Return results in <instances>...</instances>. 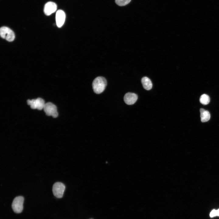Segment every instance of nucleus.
I'll return each instance as SVG.
<instances>
[{
  "mask_svg": "<svg viewBox=\"0 0 219 219\" xmlns=\"http://www.w3.org/2000/svg\"><path fill=\"white\" fill-rule=\"evenodd\" d=\"M0 34L2 38L10 42L13 41L15 38V34L13 31L6 26H3L1 28Z\"/></svg>",
  "mask_w": 219,
  "mask_h": 219,
  "instance_id": "nucleus-3",
  "label": "nucleus"
},
{
  "mask_svg": "<svg viewBox=\"0 0 219 219\" xmlns=\"http://www.w3.org/2000/svg\"><path fill=\"white\" fill-rule=\"evenodd\" d=\"M65 187L64 184L61 182H56L54 184L52 187V192L54 196L58 198L62 197Z\"/></svg>",
  "mask_w": 219,
  "mask_h": 219,
  "instance_id": "nucleus-5",
  "label": "nucleus"
},
{
  "mask_svg": "<svg viewBox=\"0 0 219 219\" xmlns=\"http://www.w3.org/2000/svg\"><path fill=\"white\" fill-rule=\"evenodd\" d=\"M138 96L135 93L128 92L126 93L124 97V101L127 105H132L137 101Z\"/></svg>",
  "mask_w": 219,
  "mask_h": 219,
  "instance_id": "nucleus-9",
  "label": "nucleus"
},
{
  "mask_svg": "<svg viewBox=\"0 0 219 219\" xmlns=\"http://www.w3.org/2000/svg\"><path fill=\"white\" fill-rule=\"evenodd\" d=\"M27 103L31 109L41 110L43 109L45 104L44 100L40 98L27 100Z\"/></svg>",
  "mask_w": 219,
  "mask_h": 219,
  "instance_id": "nucleus-6",
  "label": "nucleus"
},
{
  "mask_svg": "<svg viewBox=\"0 0 219 219\" xmlns=\"http://www.w3.org/2000/svg\"><path fill=\"white\" fill-rule=\"evenodd\" d=\"M131 0H115L116 3L120 6H123L128 4Z\"/></svg>",
  "mask_w": 219,
  "mask_h": 219,
  "instance_id": "nucleus-13",
  "label": "nucleus"
},
{
  "mask_svg": "<svg viewBox=\"0 0 219 219\" xmlns=\"http://www.w3.org/2000/svg\"><path fill=\"white\" fill-rule=\"evenodd\" d=\"M57 9V5L56 3L52 2H47L45 5L44 8V12L47 16H49L55 12Z\"/></svg>",
  "mask_w": 219,
  "mask_h": 219,
  "instance_id": "nucleus-7",
  "label": "nucleus"
},
{
  "mask_svg": "<svg viewBox=\"0 0 219 219\" xmlns=\"http://www.w3.org/2000/svg\"><path fill=\"white\" fill-rule=\"evenodd\" d=\"M55 18L57 26L58 27H61L65 20V14L64 12L61 10H58L56 12Z\"/></svg>",
  "mask_w": 219,
  "mask_h": 219,
  "instance_id": "nucleus-8",
  "label": "nucleus"
},
{
  "mask_svg": "<svg viewBox=\"0 0 219 219\" xmlns=\"http://www.w3.org/2000/svg\"><path fill=\"white\" fill-rule=\"evenodd\" d=\"M201 121L202 122L208 121L210 119V115L209 112L203 108L200 109Z\"/></svg>",
  "mask_w": 219,
  "mask_h": 219,
  "instance_id": "nucleus-10",
  "label": "nucleus"
},
{
  "mask_svg": "<svg viewBox=\"0 0 219 219\" xmlns=\"http://www.w3.org/2000/svg\"><path fill=\"white\" fill-rule=\"evenodd\" d=\"M200 101L201 103L203 105H207L210 102V97L207 94H203L200 97Z\"/></svg>",
  "mask_w": 219,
  "mask_h": 219,
  "instance_id": "nucleus-12",
  "label": "nucleus"
},
{
  "mask_svg": "<svg viewBox=\"0 0 219 219\" xmlns=\"http://www.w3.org/2000/svg\"><path fill=\"white\" fill-rule=\"evenodd\" d=\"M107 85V81L105 78L99 76L96 78L92 83L94 92L96 94H100L104 90Z\"/></svg>",
  "mask_w": 219,
  "mask_h": 219,
  "instance_id": "nucleus-1",
  "label": "nucleus"
},
{
  "mask_svg": "<svg viewBox=\"0 0 219 219\" xmlns=\"http://www.w3.org/2000/svg\"><path fill=\"white\" fill-rule=\"evenodd\" d=\"M217 210H213L210 213V216L213 217L217 215Z\"/></svg>",
  "mask_w": 219,
  "mask_h": 219,
  "instance_id": "nucleus-14",
  "label": "nucleus"
},
{
  "mask_svg": "<svg viewBox=\"0 0 219 219\" xmlns=\"http://www.w3.org/2000/svg\"><path fill=\"white\" fill-rule=\"evenodd\" d=\"M144 88L147 90H150L152 88V84L150 79L146 77L142 78L141 80Z\"/></svg>",
  "mask_w": 219,
  "mask_h": 219,
  "instance_id": "nucleus-11",
  "label": "nucleus"
},
{
  "mask_svg": "<svg viewBox=\"0 0 219 219\" xmlns=\"http://www.w3.org/2000/svg\"><path fill=\"white\" fill-rule=\"evenodd\" d=\"M43 109L48 116H52L54 118H56L58 116L56 106L51 102L45 103Z\"/></svg>",
  "mask_w": 219,
  "mask_h": 219,
  "instance_id": "nucleus-4",
  "label": "nucleus"
},
{
  "mask_svg": "<svg viewBox=\"0 0 219 219\" xmlns=\"http://www.w3.org/2000/svg\"><path fill=\"white\" fill-rule=\"evenodd\" d=\"M24 198L22 196L16 197L13 200L12 207L13 211L16 213H21L23 209Z\"/></svg>",
  "mask_w": 219,
  "mask_h": 219,
  "instance_id": "nucleus-2",
  "label": "nucleus"
},
{
  "mask_svg": "<svg viewBox=\"0 0 219 219\" xmlns=\"http://www.w3.org/2000/svg\"><path fill=\"white\" fill-rule=\"evenodd\" d=\"M217 215L219 216V209L217 210Z\"/></svg>",
  "mask_w": 219,
  "mask_h": 219,
  "instance_id": "nucleus-15",
  "label": "nucleus"
}]
</instances>
